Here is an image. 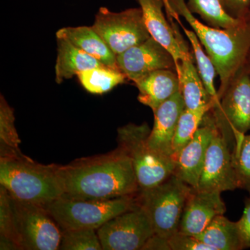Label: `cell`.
<instances>
[{
    "mask_svg": "<svg viewBox=\"0 0 250 250\" xmlns=\"http://www.w3.org/2000/svg\"><path fill=\"white\" fill-rule=\"evenodd\" d=\"M62 197L104 200L134 196L140 188L132 161L118 146L106 154L82 158L59 166Z\"/></svg>",
    "mask_w": 250,
    "mask_h": 250,
    "instance_id": "obj_1",
    "label": "cell"
},
{
    "mask_svg": "<svg viewBox=\"0 0 250 250\" xmlns=\"http://www.w3.org/2000/svg\"><path fill=\"white\" fill-rule=\"evenodd\" d=\"M174 11L182 16L205 47L219 75V100L238 70L245 65L250 52V17L238 25L219 29L197 20L185 0H169Z\"/></svg>",
    "mask_w": 250,
    "mask_h": 250,
    "instance_id": "obj_2",
    "label": "cell"
},
{
    "mask_svg": "<svg viewBox=\"0 0 250 250\" xmlns=\"http://www.w3.org/2000/svg\"><path fill=\"white\" fill-rule=\"evenodd\" d=\"M59 165L39 164L24 154L0 159V184L19 201L44 206L63 195Z\"/></svg>",
    "mask_w": 250,
    "mask_h": 250,
    "instance_id": "obj_3",
    "label": "cell"
},
{
    "mask_svg": "<svg viewBox=\"0 0 250 250\" xmlns=\"http://www.w3.org/2000/svg\"><path fill=\"white\" fill-rule=\"evenodd\" d=\"M137 195L104 200H78L61 197L44 205L63 230L98 229L117 215L139 204Z\"/></svg>",
    "mask_w": 250,
    "mask_h": 250,
    "instance_id": "obj_4",
    "label": "cell"
},
{
    "mask_svg": "<svg viewBox=\"0 0 250 250\" xmlns=\"http://www.w3.org/2000/svg\"><path fill=\"white\" fill-rule=\"evenodd\" d=\"M151 129L147 123L125 125L118 129V146L132 161L140 190L156 187L174 174L173 159L156 152L149 147Z\"/></svg>",
    "mask_w": 250,
    "mask_h": 250,
    "instance_id": "obj_5",
    "label": "cell"
},
{
    "mask_svg": "<svg viewBox=\"0 0 250 250\" xmlns=\"http://www.w3.org/2000/svg\"><path fill=\"white\" fill-rule=\"evenodd\" d=\"M192 189L172 174L156 187L139 190L138 202L147 212L154 234L168 239L179 231L186 203Z\"/></svg>",
    "mask_w": 250,
    "mask_h": 250,
    "instance_id": "obj_6",
    "label": "cell"
},
{
    "mask_svg": "<svg viewBox=\"0 0 250 250\" xmlns=\"http://www.w3.org/2000/svg\"><path fill=\"white\" fill-rule=\"evenodd\" d=\"M220 132L231 147L250 131V72L246 62L211 110Z\"/></svg>",
    "mask_w": 250,
    "mask_h": 250,
    "instance_id": "obj_7",
    "label": "cell"
},
{
    "mask_svg": "<svg viewBox=\"0 0 250 250\" xmlns=\"http://www.w3.org/2000/svg\"><path fill=\"white\" fill-rule=\"evenodd\" d=\"M11 199L20 249L59 250L62 230L45 207Z\"/></svg>",
    "mask_w": 250,
    "mask_h": 250,
    "instance_id": "obj_8",
    "label": "cell"
},
{
    "mask_svg": "<svg viewBox=\"0 0 250 250\" xmlns=\"http://www.w3.org/2000/svg\"><path fill=\"white\" fill-rule=\"evenodd\" d=\"M92 27L116 56L151 37L141 7L118 13L100 8Z\"/></svg>",
    "mask_w": 250,
    "mask_h": 250,
    "instance_id": "obj_9",
    "label": "cell"
},
{
    "mask_svg": "<svg viewBox=\"0 0 250 250\" xmlns=\"http://www.w3.org/2000/svg\"><path fill=\"white\" fill-rule=\"evenodd\" d=\"M97 233L104 250H143L154 235L150 219L139 204L108 220Z\"/></svg>",
    "mask_w": 250,
    "mask_h": 250,
    "instance_id": "obj_10",
    "label": "cell"
},
{
    "mask_svg": "<svg viewBox=\"0 0 250 250\" xmlns=\"http://www.w3.org/2000/svg\"><path fill=\"white\" fill-rule=\"evenodd\" d=\"M232 147L218 126L207 149L198 186L200 191L223 192L238 188Z\"/></svg>",
    "mask_w": 250,
    "mask_h": 250,
    "instance_id": "obj_11",
    "label": "cell"
},
{
    "mask_svg": "<svg viewBox=\"0 0 250 250\" xmlns=\"http://www.w3.org/2000/svg\"><path fill=\"white\" fill-rule=\"evenodd\" d=\"M117 63L128 80L134 83L156 70L177 71V65L172 54L152 36L117 56Z\"/></svg>",
    "mask_w": 250,
    "mask_h": 250,
    "instance_id": "obj_12",
    "label": "cell"
},
{
    "mask_svg": "<svg viewBox=\"0 0 250 250\" xmlns=\"http://www.w3.org/2000/svg\"><path fill=\"white\" fill-rule=\"evenodd\" d=\"M216 128L214 117L210 110L206 113L195 136L176 159L174 175L194 189L198 186L207 149Z\"/></svg>",
    "mask_w": 250,
    "mask_h": 250,
    "instance_id": "obj_13",
    "label": "cell"
},
{
    "mask_svg": "<svg viewBox=\"0 0 250 250\" xmlns=\"http://www.w3.org/2000/svg\"><path fill=\"white\" fill-rule=\"evenodd\" d=\"M143 11L145 23L149 34L171 54L175 61L177 67L184 58L188 48L181 36L177 23L174 21L169 23L163 8V0H137Z\"/></svg>",
    "mask_w": 250,
    "mask_h": 250,
    "instance_id": "obj_14",
    "label": "cell"
},
{
    "mask_svg": "<svg viewBox=\"0 0 250 250\" xmlns=\"http://www.w3.org/2000/svg\"><path fill=\"white\" fill-rule=\"evenodd\" d=\"M227 208L221 192L192 189L184 208L179 231L197 236L215 218L225 214Z\"/></svg>",
    "mask_w": 250,
    "mask_h": 250,
    "instance_id": "obj_15",
    "label": "cell"
},
{
    "mask_svg": "<svg viewBox=\"0 0 250 250\" xmlns=\"http://www.w3.org/2000/svg\"><path fill=\"white\" fill-rule=\"evenodd\" d=\"M181 91L153 111L154 125L148 137L149 147L156 152L172 159V141L182 112L185 109Z\"/></svg>",
    "mask_w": 250,
    "mask_h": 250,
    "instance_id": "obj_16",
    "label": "cell"
},
{
    "mask_svg": "<svg viewBox=\"0 0 250 250\" xmlns=\"http://www.w3.org/2000/svg\"><path fill=\"white\" fill-rule=\"evenodd\" d=\"M134 84L139 91L138 100L152 111L180 91L178 75L172 70L151 72L135 82Z\"/></svg>",
    "mask_w": 250,
    "mask_h": 250,
    "instance_id": "obj_17",
    "label": "cell"
},
{
    "mask_svg": "<svg viewBox=\"0 0 250 250\" xmlns=\"http://www.w3.org/2000/svg\"><path fill=\"white\" fill-rule=\"evenodd\" d=\"M194 59L188 49L177 67L180 91L188 109L210 111L215 104L206 90L198 70L194 64Z\"/></svg>",
    "mask_w": 250,
    "mask_h": 250,
    "instance_id": "obj_18",
    "label": "cell"
},
{
    "mask_svg": "<svg viewBox=\"0 0 250 250\" xmlns=\"http://www.w3.org/2000/svg\"><path fill=\"white\" fill-rule=\"evenodd\" d=\"M57 39V58L55 65V80L59 84L64 80H70L80 72L104 65L98 59L73 45L67 39L62 38Z\"/></svg>",
    "mask_w": 250,
    "mask_h": 250,
    "instance_id": "obj_19",
    "label": "cell"
},
{
    "mask_svg": "<svg viewBox=\"0 0 250 250\" xmlns=\"http://www.w3.org/2000/svg\"><path fill=\"white\" fill-rule=\"evenodd\" d=\"M57 38L67 39L106 66L119 69L117 56L93 27L83 26L62 28L57 31Z\"/></svg>",
    "mask_w": 250,
    "mask_h": 250,
    "instance_id": "obj_20",
    "label": "cell"
},
{
    "mask_svg": "<svg viewBox=\"0 0 250 250\" xmlns=\"http://www.w3.org/2000/svg\"><path fill=\"white\" fill-rule=\"evenodd\" d=\"M196 237L213 250H243L238 223L231 221L224 215L213 219Z\"/></svg>",
    "mask_w": 250,
    "mask_h": 250,
    "instance_id": "obj_21",
    "label": "cell"
},
{
    "mask_svg": "<svg viewBox=\"0 0 250 250\" xmlns=\"http://www.w3.org/2000/svg\"><path fill=\"white\" fill-rule=\"evenodd\" d=\"M77 76L87 91L96 95L107 93L117 85L123 84L129 80L120 69L105 65L85 70Z\"/></svg>",
    "mask_w": 250,
    "mask_h": 250,
    "instance_id": "obj_22",
    "label": "cell"
},
{
    "mask_svg": "<svg viewBox=\"0 0 250 250\" xmlns=\"http://www.w3.org/2000/svg\"><path fill=\"white\" fill-rule=\"evenodd\" d=\"M21 141L15 126L14 111L4 97L0 98V159L22 154Z\"/></svg>",
    "mask_w": 250,
    "mask_h": 250,
    "instance_id": "obj_23",
    "label": "cell"
},
{
    "mask_svg": "<svg viewBox=\"0 0 250 250\" xmlns=\"http://www.w3.org/2000/svg\"><path fill=\"white\" fill-rule=\"evenodd\" d=\"M187 4L192 14L199 15L210 27L228 29L235 27L244 21L236 19L227 14L220 0H188Z\"/></svg>",
    "mask_w": 250,
    "mask_h": 250,
    "instance_id": "obj_24",
    "label": "cell"
},
{
    "mask_svg": "<svg viewBox=\"0 0 250 250\" xmlns=\"http://www.w3.org/2000/svg\"><path fill=\"white\" fill-rule=\"evenodd\" d=\"M177 22L180 24L191 44L192 49H193L194 58L196 62L197 68L198 70L199 74L201 77L206 90L214 102L215 106L220 103V100H219L218 96V92L216 91L215 88L214 81L217 72L214 65L207 54L204 52L201 42L199 41L196 34L193 31L188 30L184 27L182 24V21H179Z\"/></svg>",
    "mask_w": 250,
    "mask_h": 250,
    "instance_id": "obj_25",
    "label": "cell"
},
{
    "mask_svg": "<svg viewBox=\"0 0 250 250\" xmlns=\"http://www.w3.org/2000/svg\"><path fill=\"white\" fill-rule=\"evenodd\" d=\"M208 111L207 109L192 111L185 108L182 112L172 141V159L174 162L182 149L195 136L204 117Z\"/></svg>",
    "mask_w": 250,
    "mask_h": 250,
    "instance_id": "obj_26",
    "label": "cell"
},
{
    "mask_svg": "<svg viewBox=\"0 0 250 250\" xmlns=\"http://www.w3.org/2000/svg\"><path fill=\"white\" fill-rule=\"evenodd\" d=\"M0 250H21L18 246L11 199L9 192L0 187Z\"/></svg>",
    "mask_w": 250,
    "mask_h": 250,
    "instance_id": "obj_27",
    "label": "cell"
},
{
    "mask_svg": "<svg viewBox=\"0 0 250 250\" xmlns=\"http://www.w3.org/2000/svg\"><path fill=\"white\" fill-rule=\"evenodd\" d=\"M232 159L238 188L250 194V134L244 135L235 143Z\"/></svg>",
    "mask_w": 250,
    "mask_h": 250,
    "instance_id": "obj_28",
    "label": "cell"
},
{
    "mask_svg": "<svg viewBox=\"0 0 250 250\" xmlns=\"http://www.w3.org/2000/svg\"><path fill=\"white\" fill-rule=\"evenodd\" d=\"M62 250H102L96 229L63 230L60 248Z\"/></svg>",
    "mask_w": 250,
    "mask_h": 250,
    "instance_id": "obj_29",
    "label": "cell"
},
{
    "mask_svg": "<svg viewBox=\"0 0 250 250\" xmlns=\"http://www.w3.org/2000/svg\"><path fill=\"white\" fill-rule=\"evenodd\" d=\"M170 250H213L195 236L177 231L167 239Z\"/></svg>",
    "mask_w": 250,
    "mask_h": 250,
    "instance_id": "obj_30",
    "label": "cell"
},
{
    "mask_svg": "<svg viewBox=\"0 0 250 250\" xmlns=\"http://www.w3.org/2000/svg\"><path fill=\"white\" fill-rule=\"evenodd\" d=\"M227 14L236 19L250 17V0H220Z\"/></svg>",
    "mask_w": 250,
    "mask_h": 250,
    "instance_id": "obj_31",
    "label": "cell"
},
{
    "mask_svg": "<svg viewBox=\"0 0 250 250\" xmlns=\"http://www.w3.org/2000/svg\"><path fill=\"white\" fill-rule=\"evenodd\" d=\"M237 223L241 235L243 250L250 248V198L245 200L243 215Z\"/></svg>",
    "mask_w": 250,
    "mask_h": 250,
    "instance_id": "obj_32",
    "label": "cell"
},
{
    "mask_svg": "<svg viewBox=\"0 0 250 250\" xmlns=\"http://www.w3.org/2000/svg\"><path fill=\"white\" fill-rule=\"evenodd\" d=\"M143 250H170V248L167 239L154 234L149 238Z\"/></svg>",
    "mask_w": 250,
    "mask_h": 250,
    "instance_id": "obj_33",
    "label": "cell"
},
{
    "mask_svg": "<svg viewBox=\"0 0 250 250\" xmlns=\"http://www.w3.org/2000/svg\"><path fill=\"white\" fill-rule=\"evenodd\" d=\"M163 1H164L166 14H167V18H168L169 22H171V21H174V20H175L176 22L179 21L180 20L179 19V16L172 9L170 1L169 0H163Z\"/></svg>",
    "mask_w": 250,
    "mask_h": 250,
    "instance_id": "obj_34",
    "label": "cell"
},
{
    "mask_svg": "<svg viewBox=\"0 0 250 250\" xmlns=\"http://www.w3.org/2000/svg\"><path fill=\"white\" fill-rule=\"evenodd\" d=\"M246 64L247 65H248V68H249L250 72V52L249 56H248V59H247Z\"/></svg>",
    "mask_w": 250,
    "mask_h": 250,
    "instance_id": "obj_35",
    "label": "cell"
},
{
    "mask_svg": "<svg viewBox=\"0 0 250 250\" xmlns=\"http://www.w3.org/2000/svg\"></svg>",
    "mask_w": 250,
    "mask_h": 250,
    "instance_id": "obj_36",
    "label": "cell"
}]
</instances>
